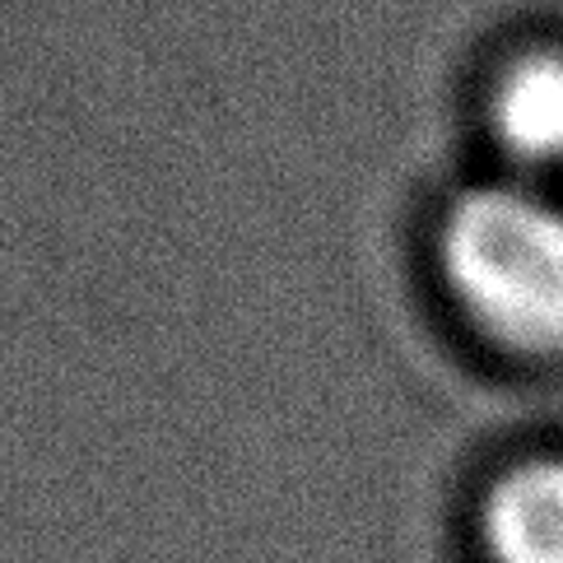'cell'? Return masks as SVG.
Wrapping results in <instances>:
<instances>
[{
	"label": "cell",
	"instance_id": "cell-1",
	"mask_svg": "<svg viewBox=\"0 0 563 563\" xmlns=\"http://www.w3.org/2000/svg\"><path fill=\"white\" fill-rule=\"evenodd\" d=\"M442 279L466 321L512 358L563 364V191L498 177L452 200Z\"/></svg>",
	"mask_w": 563,
	"mask_h": 563
},
{
	"label": "cell",
	"instance_id": "cell-2",
	"mask_svg": "<svg viewBox=\"0 0 563 563\" xmlns=\"http://www.w3.org/2000/svg\"><path fill=\"white\" fill-rule=\"evenodd\" d=\"M485 126L508 177L563 187V43H531L494 70Z\"/></svg>",
	"mask_w": 563,
	"mask_h": 563
},
{
	"label": "cell",
	"instance_id": "cell-3",
	"mask_svg": "<svg viewBox=\"0 0 563 563\" xmlns=\"http://www.w3.org/2000/svg\"><path fill=\"white\" fill-rule=\"evenodd\" d=\"M489 563H563V456H527L503 471L479 508Z\"/></svg>",
	"mask_w": 563,
	"mask_h": 563
}]
</instances>
